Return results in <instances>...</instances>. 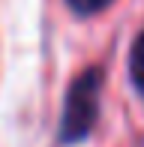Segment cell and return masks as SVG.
I'll return each instance as SVG.
<instances>
[{
    "instance_id": "1",
    "label": "cell",
    "mask_w": 144,
    "mask_h": 147,
    "mask_svg": "<svg viewBox=\"0 0 144 147\" xmlns=\"http://www.w3.org/2000/svg\"><path fill=\"white\" fill-rule=\"evenodd\" d=\"M99 93H102V72L87 69L72 81L63 105V120H60V135L63 141H81L93 129L99 117Z\"/></svg>"
},
{
    "instance_id": "2",
    "label": "cell",
    "mask_w": 144,
    "mask_h": 147,
    "mask_svg": "<svg viewBox=\"0 0 144 147\" xmlns=\"http://www.w3.org/2000/svg\"><path fill=\"white\" fill-rule=\"evenodd\" d=\"M129 75H132L135 87L144 93V33L135 39L132 51H129Z\"/></svg>"
},
{
    "instance_id": "3",
    "label": "cell",
    "mask_w": 144,
    "mask_h": 147,
    "mask_svg": "<svg viewBox=\"0 0 144 147\" xmlns=\"http://www.w3.org/2000/svg\"><path fill=\"white\" fill-rule=\"evenodd\" d=\"M111 3V0H69V6L75 12H81V15H90V12H99L105 9V6Z\"/></svg>"
}]
</instances>
